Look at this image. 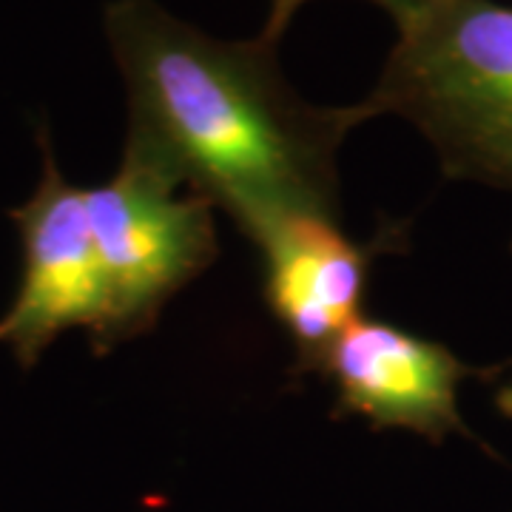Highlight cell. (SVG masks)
Returning a JSON list of instances; mask_svg holds the SVG:
<instances>
[{"label": "cell", "instance_id": "6da1fadb", "mask_svg": "<svg viewBox=\"0 0 512 512\" xmlns=\"http://www.w3.org/2000/svg\"><path fill=\"white\" fill-rule=\"evenodd\" d=\"M111 57L126 83L128 137L254 242L285 217H342L339 148L367 111L316 106L262 37L222 40L160 0H111Z\"/></svg>", "mask_w": 512, "mask_h": 512}, {"label": "cell", "instance_id": "52a82bcc", "mask_svg": "<svg viewBox=\"0 0 512 512\" xmlns=\"http://www.w3.org/2000/svg\"><path fill=\"white\" fill-rule=\"evenodd\" d=\"M308 3H316V0H268V15H265V23H262V29H259V35L265 43H271L276 46L282 35L288 32V26L293 23V18L308 6ZM365 3H373V6H379L384 9L390 18L393 15H399L404 6H410L413 0H365Z\"/></svg>", "mask_w": 512, "mask_h": 512}, {"label": "cell", "instance_id": "5b68a950", "mask_svg": "<svg viewBox=\"0 0 512 512\" xmlns=\"http://www.w3.org/2000/svg\"><path fill=\"white\" fill-rule=\"evenodd\" d=\"M402 228H382L373 242H353L333 217H285L254 245L262 256L268 311L288 333L296 373H319L330 345L365 316L370 265L399 251Z\"/></svg>", "mask_w": 512, "mask_h": 512}, {"label": "cell", "instance_id": "7a4b0ae2", "mask_svg": "<svg viewBox=\"0 0 512 512\" xmlns=\"http://www.w3.org/2000/svg\"><path fill=\"white\" fill-rule=\"evenodd\" d=\"M362 106L402 117L447 177L512 188V9L495 0H413Z\"/></svg>", "mask_w": 512, "mask_h": 512}, {"label": "cell", "instance_id": "8992f818", "mask_svg": "<svg viewBox=\"0 0 512 512\" xmlns=\"http://www.w3.org/2000/svg\"><path fill=\"white\" fill-rule=\"evenodd\" d=\"M336 416H362L373 430H410L430 441L467 436L458 387L476 370L441 342L362 316L325 353Z\"/></svg>", "mask_w": 512, "mask_h": 512}, {"label": "cell", "instance_id": "ba28073f", "mask_svg": "<svg viewBox=\"0 0 512 512\" xmlns=\"http://www.w3.org/2000/svg\"><path fill=\"white\" fill-rule=\"evenodd\" d=\"M495 407H498L507 419H512V382L498 387V393H495Z\"/></svg>", "mask_w": 512, "mask_h": 512}, {"label": "cell", "instance_id": "3957f363", "mask_svg": "<svg viewBox=\"0 0 512 512\" xmlns=\"http://www.w3.org/2000/svg\"><path fill=\"white\" fill-rule=\"evenodd\" d=\"M86 211L109 293L92 348L109 353L154 328L165 305L211 268L220 242L214 205L134 146L123 148L111 180L86 188Z\"/></svg>", "mask_w": 512, "mask_h": 512}, {"label": "cell", "instance_id": "277c9868", "mask_svg": "<svg viewBox=\"0 0 512 512\" xmlns=\"http://www.w3.org/2000/svg\"><path fill=\"white\" fill-rule=\"evenodd\" d=\"M43 177L35 194L12 211L23 245L20 288L0 316V345L32 367L60 333L83 328L97 336L106 322L109 293L94 245L86 188L57 168L46 128L40 131Z\"/></svg>", "mask_w": 512, "mask_h": 512}]
</instances>
